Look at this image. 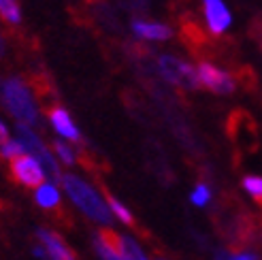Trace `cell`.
<instances>
[{
    "mask_svg": "<svg viewBox=\"0 0 262 260\" xmlns=\"http://www.w3.org/2000/svg\"><path fill=\"white\" fill-rule=\"evenodd\" d=\"M21 154H26V147L21 145L19 139H9L7 143L0 145V158H5V160H13Z\"/></svg>",
    "mask_w": 262,
    "mask_h": 260,
    "instance_id": "obj_18",
    "label": "cell"
},
{
    "mask_svg": "<svg viewBox=\"0 0 262 260\" xmlns=\"http://www.w3.org/2000/svg\"><path fill=\"white\" fill-rule=\"evenodd\" d=\"M54 154H56V158L64 164H75L77 162V156H75V149L71 147V143L62 141V139L54 141Z\"/></svg>",
    "mask_w": 262,
    "mask_h": 260,
    "instance_id": "obj_17",
    "label": "cell"
},
{
    "mask_svg": "<svg viewBox=\"0 0 262 260\" xmlns=\"http://www.w3.org/2000/svg\"><path fill=\"white\" fill-rule=\"evenodd\" d=\"M230 137L245 151H254L258 147L256 124L252 122V118H247L245 113H234L230 118Z\"/></svg>",
    "mask_w": 262,
    "mask_h": 260,
    "instance_id": "obj_9",
    "label": "cell"
},
{
    "mask_svg": "<svg viewBox=\"0 0 262 260\" xmlns=\"http://www.w3.org/2000/svg\"><path fill=\"white\" fill-rule=\"evenodd\" d=\"M94 250L100 260H122L120 248H117V232L104 228L94 237Z\"/></svg>",
    "mask_w": 262,
    "mask_h": 260,
    "instance_id": "obj_12",
    "label": "cell"
},
{
    "mask_svg": "<svg viewBox=\"0 0 262 260\" xmlns=\"http://www.w3.org/2000/svg\"><path fill=\"white\" fill-rule=\"evenodd\" d=\"M156 69H158L160 77L171 85L183 88V90H199V75H196V67H192L190 62L181 60L171 54H162L156 60Z\"/></svg>",
    "mask_w": 262,
    "mask_h": 260,
    "instance_id": "obj_3",
    "label": "cell"
},
{
    "mask_svg": "<svg viewBox=\"0 0 262 260\" xmlns=\"http://www.w3.org/2000/svg\"><path fill=\"white\" fill-rule=\"evenodd\" d=\"M201 3H203V17L209 32L215 36L224 34L232 24V13L226 7V3L224 0H201Z\"/></svg>",
    "mask_w": 262,
    "mask_h": 260,
    "instance_id": "obj_7",
    "label": "cell"
},
{
    "mask_svg": "<svg viewBox=\"0 0 262 260\" xmlns=\"http://www.w3.org/2000/svg\"><path fill=\"white\" fill-rule=\"evenodd\" d=\"M36 237H38V241H41V245L45 248L49 260H77L75 252L69 248L67 241H64L58 232L47 230V228H38Z\"/></svg>",
    "mask_w": 262,
    "mask_h": 260,
    "instance_id": "obj_11",
    "label": "cell"
},
{
    "mask_svg": "<svg viewBox=\"0 0 262 260\" xmlns=\"http://www.w3.org/2000/svg\"><path fill=\"white\" fill-rule=\"evenodd\" d=\"M196 75H199L201 88H207L209 92H213V94L224 96V94H232L234 90H237V81H234V77L230 73H226L224 69H220L207 60L199 62Z\"/></svg>",
    "mask_w": 262,
    "mask_h": 260,
    "instance_id": "obj_5",
    "label": "cell"
},
{
    "mask_svg": "<svg viewBox=\"0 0 262 260\" xmlns=\"http://www.w3.org/2000/svg\"><path fill=\"white\" fill-rule=\"evenodd\" d=\"M117 248H120L122 260H149L141 245L128 235H117Z\"/></svg>",
    "mask_w": 262,
    "mask_h": 260,
    "instance_id": "obj_15",
    "label": "cell"
},
{
    "mask_svg": "<svg viewBox=\"0 0 262 260\" xmlns=\"http://www.w3.org/2000/svg\"><path fill=\"white\" fill-rule=\"evenodd\" d=\"M107 205H109L111 213H113L117 220H120L122 224H126V226H135V218H133V213H130V209H128L124 203H120L115 197L107 194Z\"/></svg>",
    "mask_w": 262,
    "mask_h": 260,
    "instance_id": "obj_16",
    "label": "cell"
},
{
    "mask_svg": "<svg viewBox=\"0 0 262 260\" xmlns=\"http://www.w3.org/2000/svg\"><path fill=\"white\" fill-rule=\"evenodd\" d=\"M190 201L196 207H205L209 201H211V188H209L207 184H196V188L190 194Z\"/></svg>",
    "mask_w": 262,
    "mask_h": 260,
    "instance_id": "obj_19",
    "label": "cell"
},
{
    "mask_svg": "<svg viewBox=\"0 0 262 260\" xmlns=\"http://www.w3.org/2000/svg\"><path fill=\"white\" fill-rule=\"evenodd\" d=\"M7 56V38L3 34V30H0V58H5Z\"/></svg>",
    "mask_w": 262,
    "mask_h": 260,
    "instance_id": "obj_24",
    "label": "cell"
},
{
    "mask_svg": "<svg viewBox=\"0 0 262 260\" xmlns=\"http://www.w3.org/2000/svg\"><path fill=\"white\" fill-rule=\"evenodd\" d=\"M62 188L64 194L73 201V205L79 209L83 215H88L92 222H96L100 226H111L113 222V213L109 209V205L102 201L98 190L94 186H90L85 179L79 175H62Z\"/></svg>",
    "mask_w": 262,
    "mask_h": 260,
    "instance_id": "obj_2",
    "label": "cell"
},
{
    "mask_svg": "<svg viewBox=\"0 0 262 260\" xmlns=\"http://www.w3.org/2000/svg\"><path fill=\"white\" fill-rule=\"evenodd\" d=\"M230 260H258V256L254 252H237L230 254Z\"/></svg>",
    "mask_w": 262,
    "mask_h": 260,
    "instance_id": "obj_21",
    "label": "cell"
},
{
    "mask_svg": "<svg viewBox=\"0 0 262 260\" xmlns=\"http://www.w3.org/2000/svg\"><path fill=\"white\" fill-rule=\"evenodd\" d=\"M213 258H215V260H230V252H228V250H217Z\"/></svg>",
    "mask_w": 262,
    "mask_h": 260,
    "instance_id": "obj_25",
    "label": "cell"
},
{
    "mask_svg": "<svg viewBox=\"0 0 262 260\" xmlns=\"http://www.w3.org/2000/svg\"><path fill=\"white\" fill-rule=\"evenodd\" d=\"M243 188L250 192L258 203H262V177H258V175H247V177H243Z\"/></svg>",
    "mask_w": 262,
    "mask_h": 260,
    "instance_id": "obj_20",
    "label": "cell"
},
{
    "mask_svg": "<svg viewBox=\"0 0 262 260\" xmlns=\"http://www.w3.org/2000/svg\"><path fill=\"white\" fill-rule=\"evenodd\" d=\"M60 201H62V194L54 184L43 181L38 188H34V203L41 207V209H47V211L56 209V207H60Z\"/></svg>",
    "mask_w": 262,
    "mask_h": 260,
    "instance_id": "obj_13",
    "label": "cell"
},
{
    "mask_svg": "<svg viewBox=\"0 0 262 260\" xmlns=\"http://www.w3.org/2000/svg\"><path fill=\"white\" fill-rule=\"evenodd\" d=\"M11 175L24 188H38L47 179L41 162L30 154H21L11 160Z\"/></svg>",
    "mask_w": 262,
    "mask_h": 260,
    "instance_id": "obj_6",
    "label": "cell"
},
{
    "mask_svg": "<svg viewBox=\"0 0 262 260\" xmlns=\"http://www.w3.org/2000/svg\"><path fill=\"white\" fill-rule=\"evenodd\" d=\"M32 254H34L36 258H41V260H49V256H47V252H45L43 245H34V248H32Z\"/></svg>",
    "mask_w": 262,
    "mask_h": 260,
    "instance_id": "obj_23",
    "label": "cell"
},
{
    "mask_svg": "<svg viewBox=\"0 0 262 260\" xmlns=\"http://www.w3.org/2000/svg\"><path fill=\"white\" fill-rule=\"evenodd\" d=\"M47 118H49V124L54 126V130H56V133L62 139H67L71 143H81L83 141L79 126L75 124V120L71 118V113L64 109V107H60V105L49 107L47 109Z\"/></svg>",
    "mask_w": 262,
    "mask_h": 260,
    "instance_id": "obj_10",
    "label": "cell"
},
{
    "mask_svg": "<svg viewBox=\"0 0 262 260\" xmlns=\"http://www.w3.org/2000/svg\"><path fill=\"white\" fill-rule=\"evenodd\" d=\"M130 32H133L139 41L145 43H164L173 36V28L164 21L145 19V17H135L130 21Z\"/></svg>",
    "mask_w": 262,
    "mask_h": 260,
    "instance_id": "obj_8",
    "label": "cell"
},
{
    "mask_svg": "<svg viewBox=\"0 0 262 260\" xmlns=\"http://www.w3.org/2000/svg\"><path fill=\"white\" fill-rule=\"evenodd\" d=\"M0 102L9 111V115L17 124L24 126H38L41 115H38V102L34 100L30 83L17 75H11L0 79Z\"/></svg>",
    "mask_w": 262,
    "mask_h": 260,
    "instance_id": "obj_1",
    "label": "cell"
},
{
    "mask_svg": "<svg viewBox=\"0 0 262 260\" xmlns=\"http://www.w3.org/2000/svg\"><path fill=\"white\" fill-rule=\"evenodd\" d=\"M11 137H9V128H7V124H5V120L0 118V145H3V143H7Z\"/></svg>",
    "mask_w": 262,
    "mask_h": 260,
    "instance_id": "obj_22",
    "label": "cell"
},
{
    "mask_svg": "<svg viewBox=\"0 0 262 260\" xmlns=\"http://www.w3.org/2000/svg\"><path fill=\"white\" fill-rule=\"evenodd\" d=\"M17 139L21 141V145L26 147V151H30V156L41 162L43 171L49 179H62V171H60V164H58V158L54 156V151H49L47 145L41 141L34 130L30 126H24V124H17Z\"/></svg>",
    "mask_w": 262,
    "mask_h": 260,
    "instance_id": "obj_4",
    "label": "cell"
},
{
    "mask_svg": "<svg viewBox=\"0 0 262 260\" xmlns=\"http://www.w3.org/2000/svg\"><path fill=\"white\" fill-rule=\"evenodd\" d=\"M0 21H5L11 28H17L24 21V11L19 0H0Z\"/></svg>",
    "mask_w": 262,
    "mask_h": 260,
    "instance_id": "obj_14",
    "label": "cell"
}]
</instances>
